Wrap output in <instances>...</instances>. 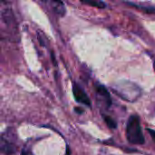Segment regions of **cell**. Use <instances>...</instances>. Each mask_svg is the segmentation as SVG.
<instances>
[{
    "mask_svg": "<svg viewBox=\"0 0 155 155\" xmlns=\"http://www.w3.org/2000/svg\"><path fill=\"white\" fill-rule=\"evenodd\" d=\"M94 90L97 94V96L99 97V99L102 100V102L105 104V106L110 107L112 104V98L107 89L100 84H95Z\"/></svg>",
    "mask_w": 155,
    "mask_h": 155,
    "instance_id": "obj_3",
    "label": "cell"
},
{
    "mask_svg": "<svg viewBox=\"0 0 155 155\" xmlns=\"http://www.w3.org/2000/svg\"><path fill=\"white\" fill-rule=\"evenodd\" d=\"M153 68H154V71H155V60H154V62H153Z\"/></svg>",
    "mask_w": 155,
    "mask_h": 155,
    "instance_id": "obj_11",
    "label": "cell"
},
{
    "mask_svg": "<svg viewBox=\"0 0 155 155\" xmlns=\"http://www.w3.org/2000/svg\"><path fill=\"white\" fill-rule=\"evenodd\" d=\"M74 111H75V113H77L78 114H83V113H84V110H83L82 108H79V107H75Z\"/></svg>",
    "mask_w": 155,
    "mask_h": 155,
    "instance_id": "obj_10",
    "label": "cell"
},
{
    "mask_svg": "<svg viewBox=\"0 0 155 155\" xmlns=\"http://www.w3.org/2000/svg\"><path fill=\"white\" fill-rule=\"evenodd\" d=\"M51 4L53 5V8L54 10L55 11V13L61 16H63L65 13V8H64V5L62 2H59V1H52Z\"/></svg>",
    "mask_w": 155,
    "mask_h": 155,
    "instance_id": "obj_5",
    "label": "cell"
},
{
    "mask_svg": "<svg viewBox=\"0 0 155 155\" xmlns=\"http://www.w3.org/2000/svg\"><path fill=\"white\" fill-rule=\"evenodd\" d=\"M15 147L13 143H9L7 140H5L4 137L1 138V152L5 154H11L15 153Z\"/></svg>",
    "mask_w": 155,
    "mask_h": 155,
    "instance_id": "obj_4",
    "label": "cell"
},
{
    "mask_svg": "<svg viewBox=\"0 0 155 155\" xmlns=\"http://www.w3.org/2000/svg\"><path fill=\"white\" fill-rule=\"evenodd\" d=\"M83 4L88 5H92V6H96L99 8H104L105 7V3L102 2V1H82Z\"/></svg>",
    "mask_w": 155,
    "mask_h": 155,
    "instance_id": "obj_7",
    "label": "cell"
},
{
    "mask_svg": "<svg viewBox=\"0 0 155 155\" xmlns=\"http://www.w3.org/2000/svg\"><path fill=\"white\" fill-rule=\"evenodd\" d=\"M126 137L132 144H143L145 140L138 115L130 116L126 126Z\"/></svg>",
    "mask_w": 155,
    "mask_h": 155,
    "instance_id": "obj_1",
    "label": "cell"
},
{
    "mask_svg": "<svg viewBox=\"0 0 155 155\" xmlns=\"http://www.w3.org/2000/svg\"><path fill=\"white\" fill-rule=\"evenodd\" d=\"M103 117H104V122L106 123L107 126H108L110 129H116V128H117V124H116V122H115L111 116L103 114Z\"/></svg>",
    "mask_w": 155,
    "mask_h": 155,
    "instance_id": "obj_6",
    "label": "cell"
},
{
    "mask_svg": "<svg viewBox=\"0 0 155 155\" xmlns=\"http://www.w3.org/2000/svg\"><path fill=\"white\" fill-rule=\"evenodd\" d=\"M73 94L74 99L78 102L81 103L84 105H88L91 106V101L90 98L87 96L86 93L82 89V87H80L78 84H73Z\"/></svg>",
    "mask_w": 155,
    "mask_h": 155,
    "instance_id": "obj_2",
    "label": "cell"
},
{
    "mask_svg": "<svg viewBox=\"0 0 155 155\" xmlns=\"http://www.w3.org/2000/svg\"><path fill=\"white\" fill-rule=\"evenodd\" d=\"M129 5H134V6H136L137 8H140V9H143V11H145L146 13H155V8L154 7H149V6H140V5H134V4H133V3H129Z\"/></svg>",
    "mask_w": 155,
    "mask_h": 155,
    "instance_id": "obj_8",
    "label": "cell"
},
{
    "mask_svg": "<svg viewBox=\"0 0 155 155\" xmlns=\"http://www.w3.org/2000/svg\"><path fill=\"white\" fill-rule=\"evenodd\" d=\"M148 133L150 134L152 139L155 142V130H152V129H148Z\"/></svg>",
    "mask_w": 155,
    "mask_h": 155,
    "instance_id": "obj_9",
    "label": "cell"
}]
</instances>
